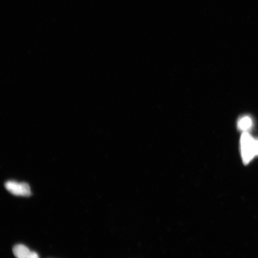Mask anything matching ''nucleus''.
Returning a JSON list of instances; mask_svg holds the SVG:
<instances>
[{"mask_svg": "<svg viewBox=\"0 0 258 258\" xmlns=\"http://www.w3.org/2000/svg\"><path fill=\"white\" fill-rule=\"evenodd\" d=\"M240 148L244 164H249L254 157L258 156V140H254L246 132L241 135Z\"/></svg>", "mask_w": 258, "mask_h": 258, "instance_id": "nucleus-1", "label": "nucleus"}, {"mask_svg": "<svg viewBox=\"0 0 258 258\" xmlns=\"http://www.w3.org/2000/svg\"><path fill=\"white\" fill-rule=\"evenodd\" d=\"M6 189L13 195L16 196L29 197L31 195L30 185L27 183L9 180L5 183Z\"/></svg>", "mask_w": 258, "mask_h": 258, "instance_id": "nucleus-2", "label": "nucleus"}, {"mask_svg": "<svg viewBox=\"0 0 258 258\" xmlns=\"http://www.w3.org/2000/svg\"><path fill=\"white\" fill-rule=\"evenodd\" d=\"M13 252L16 258H40L36 252L30 250L23 244L16 245Z\"/></svg>", "mask_w": 258, "mask_h": 258, "instance_id": "nucleus-3", "label": "nucleus"}, {"mask_svg": "<svg viewBox=\"0 0 258 258\" xmlns=\"http://www.w3.org/2000/svg\"><path fill=\"white\" fill-rule=\"evenodd\" d=\"M238 128L241 131H246L252 125V120L249 117H244L241 118L238 121Z\"/></svg>", "mask_w": 258, "mask_h": 258, "instance_id": "nucleus-4", "label": "nucleus"}]
</instances>
